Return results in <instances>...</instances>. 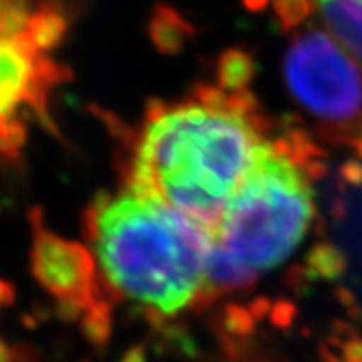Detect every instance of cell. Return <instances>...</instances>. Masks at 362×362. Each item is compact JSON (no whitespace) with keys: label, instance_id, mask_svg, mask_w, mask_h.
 <instances>
[{"label":"cell","instance_id":"obj_1","mask_svg":"<svg viewBox=\"0 0 362 362\" xmlns=\"http://www.w3.org/2000/svg\"><path fill=\"white\" fill-rule=\"evenodd\" d=\"M268 141L231 95L192 96L153 111L135 150L132 189L215 229Z\"/></svg>","mask_w":362,"mask_h":362},{"label":"cell","instance_id":"obj_2","mask_svg":"<svg viewBox=\"0 0 362 362\" xmlns=\"http://www.w3.org/2000/svg\"><path fill=\"white\" fill-rule=\"evenodd\" d=\"M93 244L111 286L158 315L183 310L209 283V233L135 189L96 205Z\"/></svg>","mask_w":362,"mask_h":362},{"label":"cell","instance_id":"obj_3","mask_svg":"<svg viewBox=\"0 0 362 362\" xmlns=\"http://www.w3.org/2000/svg\"><path fill=\"white\" fill-rule=\"evenodd\" d=\"M305 168L268 143L211 231L209 283L238 286L291 257L315 220Z\"/></svg>","mask_w":362,"mask_h":362},{"label":"cell","instance_id":"obj_4","mask_svg":"<svg viewBox=\"0 0 362 362\" xmlns=\"http://www.w3.org/2000/svg\"><path fill=\"white\" fill-rule=\"evenodd\" d=\"M285 80L303 110L327 124L362 122V71L358 62L320 26H309L291 41Z\"/></svg>","mask_w":362,"mask_h":362},{"label":"cell","instance_id":"obj_5","mask_svg":"<svg viewBox=\"0 0 362 362\" xmlns=\"http://www.w3.org/2000/svg\"><path fill=\"white\" fill-rule=\"evenodd\" d=\"M32 270L41 285L65 301H76L89 288L90 267L80 246L34 224Z\"/></svg>","mask_w":362,"mask_h":362},{"label":"cell","instance_id":"obj_6","mask_svg":"<svg viewBox=\"0 0 362 362\" xmlns=\"http://www.w3.org/2000/svg\"><path fill=\"white\" fill-rule=\"evenodd\" d=\"M344 196V246L342 264L351 292L362 309V165L346 172Z\"/></svg>","mask_w":362,"mask_h":362},{"label":"cell","instance_id":"obj_7","mask_svg":"<svg viewBox=\"0 0 362 362\" xmlns=\"http://www.w3.org/2000/svg\"><path fill=\"white\" fill-rule=\"evenodd\" d=\"M313 2L333 37L362 65V0Z\"/></svg>","mask_w":362,"mask_h":362},{"label":"cell","instance_id":"obj_8","mask_svg":"<svg viewBox=\"0 0 362 362\" xmlns=\"http://www.w3.org/2000/svg\"><path fill=\"white\" fill-rule=\"evenodd\" d=\"M69 19L63 0H43L30 17L24 37L41 54L54 52L67 35Z\"/></svg>","mask_w":362,"mask_h":362},{"label":"cell","instance_id":"obj_9","mask_svg":"<svg viewBox=\"0 0 362 362\" xmlns=\"http://www.w3.org/2000/svg\"><path fill=\"white\" fill-rule=\"evenodd\" d=\"M152 37L153 41L163 48H177L181 43H183V39L187 35L191 34V28H189V24L185 21L181 19L180 15L176 11L168 8V6L159 4L156 10H153V17H152Z\"/></svg>","mask_w":362,"mask_h":362},{"label":"cell","instance_id":"obj_10","mask_svg":"<svg viewBox=\"0 0 362 362\" xmlns=\"http://www.w3.org/2000/svg\"><path fill=\"white\" fill-rule=\"evenodd\" d=\"M276 15L281 21L283 28L291 30L298 24H303L315 10L313 0H272Z\"/></svg>","mask_w":362,"mask_h":362},{"label":"cell","instance_id":"obj_11","mask_svg":"<svg viewBox=\"0 0 362 362\" xmlns=\"http://www.w3.org/2000/svg\"><path fill=\"white\" fill-rule=\"evenodd\" d=\"M13 301V288L8 283L0 281V307Z\"/></svg>","mask_w":362,"mask_h":362},{"label":"cell","instance_id":"obj_12","mask_svg":"<svg viewBox=\"0 0 362 362\" xmlns=\"http://www.w3.org/2000/svg\"><path fill=\"white\" fill-rule=\"evenodd\" d=\"M346 362H362V344H351L346 355Z\"/></svg>","mask_w":362,"mask_h":362},{"label":"cell","instance_id":"obj_13","mask_svg":"<svg viewBox=\"0 0 362 362\" xmlns=\"http://www.w3.org/2000/svg\"><path fill=\"white\" fill-rule=\"evenodd\" d=\"M244 4L248 6L250 10H262L268 4V0H244Z\"/></svg>","mask_w":362,"mask_h":362},{"label":"cell","instance_id":"obj_14","mask_svg":"<svg viewBox=\"0 0 362 362\" xmlns=\"http://www.w3.org/2000/svg\"><path fill=\"white\" fill-rule=\"evenodd\" d=\"M0 362H13L10 349L6 348V346H2V344H0Z\"/></svg>","mask_w":362,"mask_h":362}]
</instances>
